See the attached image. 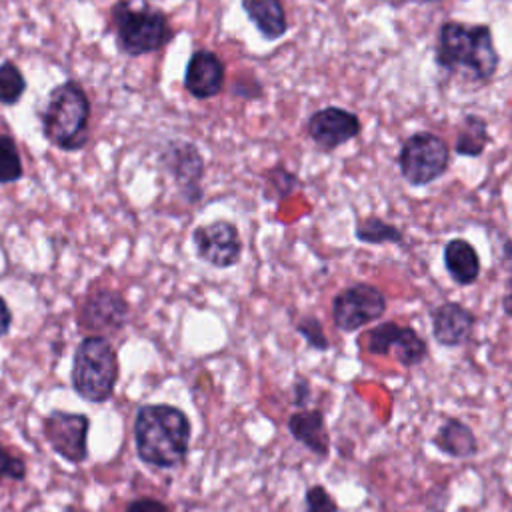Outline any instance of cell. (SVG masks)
Instances as JSON below:
<instances>
[{
  "label": "cell",
  "instance_id": "6da1fadb",
  "mask_svg": "<svg viewBox=\"0 0 512 512\" xmlns=\"http://www.w3.org/2000/svg\"><path fill=\"white\" fill-rule=\"evenodd\" d=\"M192 424L184 410L172 404H142L134 416V446L138 458L152 468H174L190 450Z\"/></svg>",
  "mask_w": 512,
  "mask_h": 512
},
{
  "label": "cell",
  "instance_id": "7a4b0ae2",
  "mask_svg": "<svg viewBox=\"0 0 512 512\" xmlns=\"http://www.w3.org/2000/svg\"><path fill=\"white\" fill-rule=\"evenodd\" d=\"M436 62L446 70L468 68L474 78L490 80L498 68L492 32L482 24L446 22L438 34Z\"/></svg>",
  "mask_w": 512,
  "mask_h": 512
},
{
  "label": "cell",
  "instance_id": "3957f363",
  "mask_svg": "<svg viewBox=\"0 0 512 512\" xmlns=\"http://www.w3.org/2000/svg\"><path fill=\"white\" fill-rule=\"evenodd\" d=\"M44 138L66 152L80 150L88 140L90 102L84 88L66 80L52 88L40 114Z\"/></svg>",
  "mask_w": 512,
  "mask_h": 512
},
{
  "label": "cell",
  "instance_id": "277c9868",
  "mask_svg": "<svg viewBox=\"0 0 512 512\" xmlns=\"http://www.w3.org/2000/svg\"><path fill=\"white\" fill-rule=\"evenodd\" d=\"M118 356L112 344L92 334L80 340L72 358V388L74 392L94 404H102L112 398L118 384Z\"/></svg>",
  "mask_w": 512,
  "mask_h": 512
},
{
  "label": "cell",
  "instance_id": "5b68a950",
  "mask_svg": "<svg viewBox=\"0 0 512 512\" xmlns=\"http://www.w3.org/2000/svg\"><path fill=\"white\" fill-rule=\"evenodd\" d=\"M112 24L118 48L128 56L154 52L172 40V28L164 12L154 8H132L128 0L112 6Z\"/></svg>",
  "mask_w": 512,
  "mask_h": 512
},
{
  "label": "cell",
  "instance_id": "8992f818",
  "mask_svg": "<svg viewBox=\"0 0 512 512\" xmlns=\"http://www.w3.org/2000/svg\"><path fill=\"white\" fill-rule=\"evenodd\" d=\"M448 160L450 152L442 138L430 132H418L400 150V172L408 184L424 186L446 172Z\"/></svg>",
  "mask_w": 512,
  "mask_h": 512
},
{
  "label": "cell",
  "instance_id": "52a82bcc",
  "mask_svg": "<svg viewBox=\"0 0 512 512\" xmlns=\"http://www.w3.org/2000/svg\"><path fill=\"white\" fill-rule=\"evenodd\" d=\"M384 292L368 282L340 290L332 300V320L340 332H356L386 312Z\"/></svg>",
  "mask_w": 512,
  "mask_h": 512
},
{
  "label": "cell",
  "instance_id": "ba28073f",
  "mask_svg": "<svg viewBox=\"0 0 512 512\" xmlns=\"http://www.w3.org/2000/svg\"><path fill=\"white\" fill-rule=\"evenodd\" d=\"M364 346L374 356H394L404 368H414L428 356L426 340L412 328L394 320L380 322L364 336Z\"/></svg>",
  "mask_w": 512,
  "mask_h": 512
},
{
  "label": "cell",
  "instance_id": "9c48e42d",
  "mask_svg": "<svg viewBox=\"0 0 512 512\" xmlns=\"http://www.w3.org/2000/svg\"><path fill=\"white\" fill-rule=\"evenodd\" d=\"M88 430L90 418L80 412L52 410L42 422V432L50 448L72 464L88 458Z\"/></svg>",
  "mask_w": 512,
  "mask_h": 512
},
{
  "label": "cell",
  "instance_id": "30bf717a",
  "mask_svg": "<svg viewBox=\"0 0 512 512\" xmlns=\"http://www.w3.org/2000/svg\"><path fill=\"white\" fill-rule=\"evenodd\" d=\"M196 256L212 268H232L242 258V238L228 220H214L196 226L192 232Z\"/></svg>",
  "mask_w": 512,
  "mask_h": 512
},
{
  "label": "cell",
  "instance_id": "8fae6325",
  "mask_svg": "<svg viewBox=\"0 0 512 512\" xmlns=\"http://www.w3.org/2000/svg\"><path fill=\"white\" fill-rule=\"evenodd\" d=\"M128 322V302L120 292L100 288L80 306V324L96 334L120 332Z\"/></svg>",
  "mask_w": 512,
  "mask_h": 512
},
{
  "label": "cell",
  "instance_id": "7c38bea8",
  "mask_svg": "<svg viewBox=\"0 0 512 512\" xmlns=\"http://www.w3.org/2000/svg\"><path fill=\"white\" fill-rule=\"evenodd\" d=\"M162 162L188 202H196L202 198L200 180L204 174V162L194 144L170 142V146L162 154Z\"/></svg>",
  "mask_w": 512,
  "mask_h": 512
},
{
  "label": "cell",
  "instance_id": "4fadbf2b",
  "mask_svg": "<svg viewBox=\"0 0 512 512\" xmlns=\"http://www.w3.org/2000/svg\"><path fill=\"white\" fill-rule=\"evenodd\" d=\"M360 132V120L338 106L314 112L308 120V134L322 150H334L352 140Z\"/></svg>",
  "mask_w": 512,
  "mask_h": 512
},
{
  "label": "cell",
  "instance_id": "5bb4252c",
  "mask_svg": "<svg viewBox=\"0 0 512 512\" xmlns=\"http://www.w3.org/2000/svg\"><path fill=\"white\" fill-rule=\"evenodd\" d=\"M476 316L460 302H444L432 312V336L440 346L454 348L470 340Z\"/></svg>",
  "mask_w": 512,
  "mask_h": 512
},
{
  "label": "cell",
  "instance_id": "9a60e30c",
  "mask_svg": "<svg viewBox=\"0 0 512 512\" xmlns=\"http://www.w3.org/2000/svg\"><path fill=\"white\" fill-rule=\"evenodd\" d=\"M184 86L194 98H212L224 86V64L208 50H198L186 64Z\"/></svg>",
  "mask_w": 512,
  "mask_h": 512
},
{
  "label": "cell",
  "instance_id": "2e32d148",
  "mask_svg": "<svg viewBox=\"0 0 512 512\" xmlns=\"http://www.w3.org/2000/svg\"><path fill=\"white\" fill-rule=\"evenodd\" d=\"M288 432L304 448L320 458L330 452V434L324 424V414L320 410H296L288 416Z\"/></svg>",
  "mask_w": 512,
  "mask_h": 512
},
{
  "label": "cell",
  "instance_id": "e0dca14e",
  "mask_svg": "<svg viewBox=\"0 0 512 512\" xmlns=\"http://www.w3.org/2000/svg\"><path fill=\"white\" fill-rule=\"evenodd\" d=\"M444 268L458 286H470L480 276V256L476 248L464 238H452L446 242Z\"/></svg>",
  "mask_w": 512,
  "mask_h": 512
},
{
  "label": "cell",
  "instance_id": "ac0fdd59",
  "mask_svg": "<svg viewBox=\"0 0 512 512\" xmlns=\"http://www.w3.org/2000/svg\"><path fill=\"white\" fill-rule=\"evenodd\" d=\"M432 444L450 458H472L478 452V440L468 424L458 418H446L436 434L432 436Z\"/></svg>",
  "mask_w": 512,
  "mask_h": 512
},
{
  "label": "cell",
  "instance_id": "d6986e66",
  "mask_svg": "<svg viewBox=\"0 0 512 512\" xmlns=\"http://www.w3.org/2000/svg\"><path fill=\"white\" fill-rule=\"evenodd\" d=\"M242 8L264 38L276 40L286 32L288 22L280 0H242Z\"/></svg>",
  "mask_w": 512,
  "mask_h": 512
},
{
  "label": "cell",
  "instance_id": "ffe728a7",
  "mask_svg": "<svg viewBox=\"0 0 512 512\" xmlns=\"http://www.w3.org/2000/svg\"><path fill=\"white\" fill-rule=\"evenodd\" d=\"M354 236L358 242L362 244H402L404 242V234L400 228H396L394 224L384 222L378 216H368L356 222L354 228Z\"/></svg>",
  "mask_w": 512,
  "mask_h": 512
},
{
  "label": "cell",
  "instance_id": "44dd1931",
  "mask_svg": "<svg viewBox=\"0 0 512 512\" xmlns=\"http://www.w3.org/2000/svg\"><path fill=\"white\" fill-rule=\"evenodd\" d=\"M490 136H488V130H486V122L480 118V116H466L460 132H458V138H456V152L460 156H480L488 144Z\"/></svg>",
  "mask_w": 512,
  "mask_h": 512
},
{
  "label": "cell",
  "instance_id": "7402d4cb",
  "mask_svg": "<svg viewBox=\"0 0 512 512\" xmlns=\"http://www.w3.org/2000/svg\"><path fill=\"white\" fill-rule=\"evenodd\" d=\"M26 90V80L20 72V68L6 60L0 64V102L2 104H16Z\"/></svg>",
  "mask_w": 512,
  "mask_h": 512
},
{
  "label": "cell",
  "instance_id": "603a6c76",
  "mask_svg": "<svg viewBox=\"0 0 512 512\" xmlns=\"http://www.w3.org/2000/svg\"><path fill=\"white\" fill-rule=\"evenodd\" d=\"M24 174L16 142L8 134H0V184L20 180Z\"/></svg>",
  "mask_w": 512,
  "mask_h": 512
},
{
  "label": "cell",
  "instance_id": "cb8c5ba5",
  "mask_svg": "<svg viewBox=\"0 0 512 512\" xmlns=\"http://www.w3.org/2000/svg\"><path fill=\"white\" fill-rule=\"evenodd\" d=\"M294 330L304 338V342L318 352H326L330 348V340L324 332L322 322L316 316H302L296 320Z\"/></svg>",
  "mask_w": 512,
  "mask_h": 512
},
{
  "label": "cell",
  "instance_id": "d4e9b609",
  "mask_svg": "<svg viewBox=\"0 0 512 512\" xmlns=\"http://www.w3.org/2000/svg\"><path fill=\"white\" fill-rule=\"evenodd\" d=\"M304 506H306V512H338L340 510L336 498L322 484H312L306 488Z\"/></svg>",
  "mask_w": 512,
  "mask_h": 512
},
{
  "label": "cell",
  "instance_id": "484cf974",
  "mask_svg": "<svg viewBox=\"0 0 512 512\" xmlns=\"http://www.w3.org/2000/svg\"><path fill=\"white\" fill-rule=\"evenodd\" d=\"M24 480L26 478V462L18 456H12L2 444H0V482L2 480Z\"/></svg>",
  "mask_w": 512,
  "mask_h": 512
},
{
  "label": "cell",
  "instance_id": "4316f807",
  "mask_svg": "<svg viewBox=\"0 0 512 512\" xmlns=\"http://www.w3.org/2000/svg\"><path fill=\"white\" fill-rule=\"evenodd\" d=\"M126 512H172L162 500L150 498V496H142V498H134L126 504Z\"/></svg>",
  "mask_w": 512,
  "mask_h": 512
},
{
  "label": "cell",
  "instance_id": "83f0119b",
  "mask_svg": "<svg viewBox=\"0 0 512 512\" xmlns=\"http://www.w3.org/2000/svg\"><path fill=\"white\" fill-rule=\"evenodd\" d=\"M310 382L306 378H296L292 384V402L296 408H304L310 402Z\"/></svg>",
  "mask_w": 512,
  "mask_h": 512
},
{
  "label": "cell",
  "instance_id": "f1b7e54d",
  "mask_svg": "<svg viewBox=\"0 0 512 512\" xmlns=\"http://www.w3.org/2000/svg\"><path fill=\"white\" fill-rule=\"evenodd\" d=\"M12 326V312H10V306L6 304V300L0 296V336L8 334Z\"/></svg>",
  "mask_w": 512,
  "mask_h": 512
},
{
  "label": "cell",
  "instance_id": "f546056e",
  "mask_svg": "<svg viewBox=\"0 0 512 512\" xmlns=\"http://www.w3.org/2000/svg\"><path fill=\"white\" fill-rule=\"evenodd\" d=\"M502 308H504V314L512 320V278L508 280V288H506V294L502 296Z\"/></svg>",
  "mask_w": 512,
  "mask_h": 512
}]
</instances>
